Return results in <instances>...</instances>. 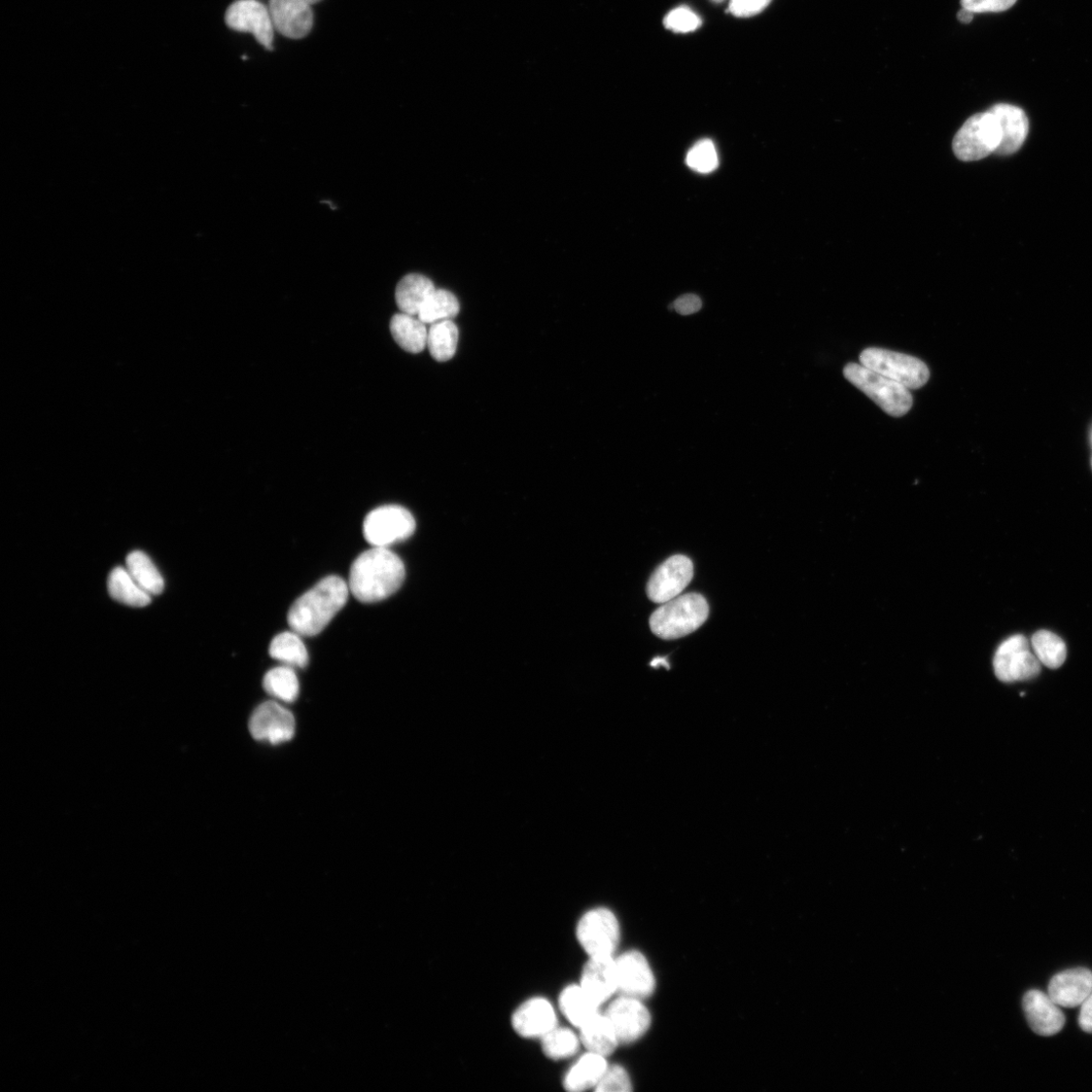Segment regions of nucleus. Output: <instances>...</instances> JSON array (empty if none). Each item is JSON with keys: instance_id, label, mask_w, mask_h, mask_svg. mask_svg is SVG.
Returning a JSON list of instances; mask_svg holds the SVG:
<instances>
[{"instance_id": "f257e3e1", "label": "nucleus", "mask_w": 1092, "mask_h": 1092, "mask_svg": "<svg viewBox=\"0 0 1092 1092\" xmlns=\"http://www.w3.org/2000/svg\"><path fill=\"white\" fill-rule=\"evenodd\" d=\"M405 578L404 562L396 553L373 546L352 563L348 586L359 602L371 604L394 595Z\"/></svg>"}, {"instance_id": "f03ea898", "label": "nucleus", "mask_w": 1092, "mask_h": 1092, "mask_svg": "<svg viewBox=\"0 0 1092 1092\" xmlns=\"http://www.w3.org/2000/svg\"><path fill=\"white\" fill-rule=\"evenodd\" d=\"M349 586L338 576H329L314 586L292 605L288 622L302 638L318 636L345 606Z\"/></svg>"}, {"instance_id": "7ed1b4c3", "label": "nucleus", "mask_w": 1092, "mask_h": 1092, "mask_svg": "<svg viewBox=\"0 0 1092 1092\" xmlns=\"http://www.w3.org/2000/svg\"><path fill=\"white\" fill-rule=\"evenodd\" d=\"M710 615L707 599L697 593L680 595L658 608L650 619L654 634L662 640L688 636L704 624Z\"/></svg>"}, {"instance_id": "20e7f679", "label": "nucleus", "mask_w": 1092, "mask_h": 1092, "mask_svg": "<svg viewBox=\"0 0 1092 1092\" xmlns=\"http://www.w3.org/2000/svg\"><path fill=\"white\" fill-rule=\"evenodd\" d=\"M843 375L868 396L887 414L892 417L906 415L912 407V396L904 385L880 374L861 364H849Z\"/></svg>"}, {"instance_id": "39448f33", "label": "nucleus", "mask_w": 1092, "mask_h": 1092, "mask_svg": "<svg viewBox=\"0 0 1092 1092\" xmlns=\"http://www.w3.org/2000/svg\"><path fill=\"white\" fill-rule=\"evenodd\" d=\"M1003 132L997 115L992 111L969 118L956 134L953 151L962 161H977L997 153Z\"/></svg>"}, {"instance_id": "423d86ee", "label": "nucleus", "mask_w": 1092, "mask_h": 1092, "mask_svg": "<svg viewBox=\"0 0 1092 1092\" xmlns=\"http://www.w3.org/2000/svg\"><path fill=\"white\" fill-rule=\"evenodd\" d=\"M860 364L891 378L908 390H918L930 379V370L921 360L883 348L870 347L860 356Z\"/></svg>"}, {"instance_id": "0eeeda50", "label": "nucleus", "mask_w": 1092, "mask_h": 1092, "mask_svg": "<svg viewBox=\"0 0 1092 1092\" xmlns=\"http://www.w3.org/2000/svg\"><path fill=\"white\" fill-rule=\"evenodd\" d=\"M576 937L589 957L613 956L620 941L616 915L606 907L588 910L577 924Z\"/></svg>"}, {"instance_id": "6e6552de", "label": "nucleus", "mask_w": 1092, "mask_h": 1092, "mask_svg": "<svg viewBox=\"0 0 1092 1092\" xmlns=\"http://www.w3.org/2000/svg\"><path fill=\"white\" fill-rule=\"evenodd\" d=\"M416 521L409 510L398 505H386L373 510L365 519L364 536L374 547H385L411 538Z\"/></svg>"}, {"instance_id": "1a4fd4ad", "label": "nucleus", "mask_w": 1092, "mask_h": 1092, "mask_svg": "<svg viewBox=\"0 0 1092 1092\" xmlns=\"http://www.w3.org/2000/svg\"><path fill=\"white\" fill-rule=\"evenodd\" d=\"M994 668L999 680L1014 683L1035 679L1041 672V662L1027 638L1016 634L999 647Z\"/></svg>"}, {"instance_id": "9d476101", "label": "nucleus", "mask_w": 1092, "mask_h": 1092, "mask_svg": "<svg viewBox=\"0 0 1092 1092\" xmlns=\"http://www.w3.org/2000/svg\"><path fill=\"white\" fill-rule=\"evenodd\" d=\"M694 576L692 560L685 555L667 558L649 580L647 594L651 601L663 604L681 595Z\"/></svg>"}, {"instance_id": "9b49d317", "label": "nucleus", "mask_w": 1092, "mask_h": 1092, "mask_svg": "<svg viewBox=\"0 0 1092 1092\" xmlns=\"http://www.w3.org/2000/svg\"><path fill=\"white\" fill-rule=\"evenodd\" d=\"M617 993L640 1001L650 998L656 979L647 958L639 950H628L615 959Z\"/></svg>"}, {"instance_id": "f8f14e48", "label": "nucleus", "mask_w": 1092, "mask_h": 1092, "mask_svg": "<svg viewBox=\"0 0 1092 1092\" xmlns=\"http://www.w3.org/2000/svg\"><path fill=\"white\" fill-rule=\"evenodd\" d=\"M229 28L253 33L265 49L272 50L274 27L268 8L259 0H237L226 13Z\"/></svg>"}, {"instance_id": "ddd939ff", "label": "nucleus", "mask_w": 1092, "mask_h": 1092, "mask_svg": "<svg viewBox=\"0 0 1092 1092\" xmlns=\"http://www.w3.org/2000/svg\"><path fill=\"white\" fill-rule=\"evenodd\" d=\"M605 1014L620 1043L638 1041L649 1031L652 1023L651 1013L642 1001L624 996L613 1001Z\"/></svg>"}, {"instance_id": "4468645a", "label": "nucleus", "mask_w": 1092, "mask_h": 1092, "mask_svg": "<svg viewBox=\"0 0 1092 1092\" xmlns=\"http://www.w3.org/2000/svg\"><path fill=\"white\" fill-rule=\"evenodd\" d=\"M511 1025L515 1033L524 1039L542 1040L557 1026L556 1010L546 998L528 999L512 1013Z\"/></svg>"}, {"instance_id": "2eb2a0df", "label": "nucleus", "mask_w": 1092, "mask_h": 1092, "mask_svg": "<svg viewBox=\"0 0 1092 1092\" xmlns=\"http://www.w3.org/2000/svg\"><path fill=\"white\" fill-rule=\"evenodd\" d=\"M250 729L258 741L277 745L293 738L296 721L290 711L273 701H268L261 704L254 713Z\"/></svg>"}, {"instance_id": "dca6fc26", "label": "nucleus", "mask_w": 1092, "mask_h": 1092, "mask_svg": "<svg viewBox=\"0 0 1092 1092\" xmlns=\"http://www.w3.org/2000/svg\"><path fill=\"white\" fill-rule=\"evenodd\" d=\"M267 8L274 29L283 36L299 40L310 33L314 15L304 0H269Z\"/></svg>"}, {"instance_id": "f3484780", "label": "nucleus", "mask_w": 1092, "mask_h": 1092, "mask_svg": "<svg viewBox=\"0 0 1092 1092\" xmlns=\"http://www.w3.org/2000/svg\"><path fill=\"white\" fill-rule=\"evenodd\" d=\"M1023 1007L1028 1023L1036 1034L1050 1037L1064 1028L1065 1015L1048 995L1039 991L1029 992L1024 997Z\"/></svg>"}, {"instance_id": "a211bd4d", "label": "nucleus", "mask_w": 1092, "mask_h": 1092, "mask_svg": "<svg viewBox=\"0 0 1092 1092\" xmlns=\"http://www.w3.org/2000/svg\"><path fill=\"white\" fill-rule=\"evenodd\" d=\"M1091 994L1092 972L1084 968L1066 970L1055 975L1048 989V996L1061 1007L1080 1006Z\"/></svg>"}, {"instance_id": "6ab92c4d", "label": "nucleus", "mask_w": 1092, "mask_h": 1092, "mask_svg": "<svg viewBox=\"0 0 1092 1092\" xmlns=\"http://www.w3.org/2000/svg\"><path fill=\"white\" fill-rule=\"evenodd\" d=\"M580 985L598 1005L605 1004L617 993L615 958L589 957L582 970Z\"/></svg>"}, {"instance_id": "aec40b11", "label": "nucleus", "mask_w": 1092, "mask_h": 1092, "mask_svg": "<svg viewBox=\"0 0 1092 1092\" xmlns=\"http://www.w3.org/2000/svg\"><path fill=\"white\" fill-rule=\"evenodd\" d=\"M992 111L997 115L1003 132L1002 144L997 154L1007 156L1017 152L1024 145L1029 134V119L1026 113L1015 105L999 103Z\"/></svg>"}, {"instance_id": "412c9836", "label": "nucleus", "mask_w": 1092, "mask_h": 1092, "mask_svg": "<svg viewBox=\"0 0 1092 1092\" xmlns=\"http://www.w3.org/2000/svg\"><path fill=\"white\" fill-rule=\"evenodd\" d=\"M608 1066L606 1057L588 1051L563 1076L562 1085L570 1092L595 1089Z\"/></svg>"}, {"instance_id": "4be33fe9", "label": "nucleus", "mask_w": 1092, "mask_h": 1092, "mask_svg": "<svg viewBox=\"0 0 1092 1092\" xmlns=\"http://www.w3.org/2000/svg\"><path fill=\"white\" fill-rule=\"evenodd\" d=\"M582 1045L587 1051L607 1057L620 1044L616 1032L605 1013L598 1012L579 1028Z\"/></svg>"}, {"instance_id": "5701e85b", "label": "nucleus", "mask_w": 1092, "mask_h": 1092, "mask_svg": "<svg viewBox=\"0 0 1092 1092\" xmlns=\"http://www.w3.org/2000/svg\"><path fill=\"white\" fill-rule=\"evenodd\" d=\"M558 1006L573 1027L581 1028L601 1009L579 984H570L563 989L558 998Z\"/></svg>"}, {"instance_id": "b1692460", "label": "nucleus", "mask_w": 1092, "mask_h": 1092, "mask_svg": "<svg viewBox=\"0 0 1092 1092\" xmlns=\"http://www.w3.org/2000/svg\"><path fill=\"white\" fill-rule=\"evenodd\" d=\"M435 290L431 279L411 273L400 280L396 289V303L402 313L418 316Z\"/></svg>"}, {"instance_id": "393cba45", "label": "nucleus", "mask_w": 1092, "mask_h": 1092, "mask_svg": "<svg viewBox=\"0 0 1092 1092\" xmlns=\"http://www.w3.org/2000/svg\"><path fill=\"white\" fill-rule=\"evenodd\" d=\"M390 328L397 344L410 354H420L428 347L429 329L417 316L396 314Z\"/></svg>"}, {"instance_id": "a878e982", "label": "nucleus", "mask_w": 1092, "mask_h": 1092, "mask_svg": "<svg viewBox=\"0 0 1092 1092\" xmlns=\"http://www.w3.org/2000/svg\"><path fill=\"white\" fill-rule=\"evenodd\" d=\"M108 588L114 601L128 606L145 607L152 601V596L141 588L126 567H118L111 573Z\"/></svg>"}, {"instance_id": "bb28decb", "label": "nucleus", "mask_w": 1092, "mask_h": 1092, "mask_svg": "<svg viewBox=\"0 0 1092 1092\" xmlns=\"http://www.w3.org/2000/svg\"><path fill=\"white\" fill-rule=\"evenodd\" d=\"M272 659L292 667H305L309 655L302 637L295 631L279 633L269 647Z\"/></svg>"}, {"instance_id": "cd10ccee", "label": "nucleus", "mask_w": 1092, "mask_h": 1092, "mask_svg": "<svg viewBox=\"0 0 1092 1092\" xmlns=\"http://www.w3.org/2000/svg\"><path fill=\"white\" fill-rule=\"evenodd\" d=\"M126 568L141 588L151 596L163 592V577L146 553L140 550L131 552L126 559Z\"/></svg>"}, {"instance_id": "c85d7f7f", "label": "nucleus", "mask_w": 1092, "mask_h": 1092, "mask_svg": "<svg viewBox=\"0 0 1092 1092\" xmlns=\"http://www.w3.org/2000/svg\"><path fill=\"white\" fill-rule=\"evenodd\" d=\"M460 309L459 300L452 293L436 289L417 316L423 323L432 325L452 320L459 315Z\"/></svg>"}, {"instance_id": "c756f323", "label": "nucleus", "mask_w": 1092, "mask_h": 1092, "mask_svg": "<svg viewBox=\"0 0 1092 1092\" xmlns=\"http://www.w3.org/2000/svg\"><path fill=\"white\" fill-rule=\"evenodd\" d=\"M459 337V328L452 320L431 325L428 347L431 357L439 363L450 361L455 356Z\"/></svg>"}, {"instance_id": "7c9ffc66", "label": "nucleus", "mask_w": 1092, "mask_h": 1092, "mask_svg": "<svg viewBox=\"0 0 1092 1092\" xmlns=\"http://www.w3.org/2000/svg\"><path fill=\"white\" fill-rule=\"evenodd\" d=\"M541 1041L544 1054L554 1062L571 1059L582 1045L579 1034L569 1028L557 1026Z\"/></svg>"}, {"instance_id": "2f4dec72", "label": "nucleus", "mask_w": 1092, "mask_h": 1092, "mask_svg": "<svg viewBox=\"0 0 1092 1092\" xmlns=\"http://www.w3.org/2000/svg\"><path fill=\"white\" fill-rule=\"evenodd\" d=\"M264 690L272 697L292 703L300 693V683L292 666L281 665L268 671L263 679Z\"/></svg>"}, {"instance_id": "473e14b6", "label": "nucleus", "mask_w": 1092, "mask_h": 1092, "mask_svg": "<svg viewBox=\"0 0 1092 1092\" xmlns=\"http://www.w3.org/2000/svg\"><path fill=\"white\" fill-rule=\"evenodd\" d=\"M1032 650L1041 663L1049 668L1061 667L1067 658L1065 643L1057 634L1040 630L1032 638Z\"/></svg>"}, {"instance_id": "72a5a7b5", "label": "nucleus", "mask_w": 1092, "mask_h": 1092, "mask_svg": "<svg viewBox=\"0 0 1092 1092\" xmlns=\"http://www.w3.org/2000/svg\"><path fill=\"white\" fill-rule=\"evenodd\" d=\"M687 165L700 172L711 173L718 167V156L712 140H701L688 153Z\"/></svg>"}, {"instance_id": "f704fd0d", "label": "nucleus", "mask_w": 1092, "mask_h": 1092, "mask_svg": "<svg viewBox=\"0 0 1092 1092\" xmlns=\"http://www.w3.org/2000/svg\"><path fill=\"white\" fill-rule=\"evenodd\" d=\"M663 25L675 32H690L701 27L702 20L689 8L680 7L665 16Z\"/></svg>"}, {"instance_id": "c9c22d12", "label": "nucleus", "mask_w": 1092, "mask_h": 1092, "mask_svg": "<svg viewBox=\"0 0 1092 1092\" xmlns=\"http://www.w3.org/2000/svg\"><path fill=\"white\" fill-rule=\"evenodd\" d=\"M599 1092H626L632 1090L627 1071L619 1065H609L594 1089Z\"/></svg>"}, {"instance_id": "e433bc0d", "label": "nucleus", "mask_w": 1092, "mask_h": 1092, "mask_svg": "<svg viewBox=\"0 0 1092 1092\" xmlns=\"http://www.w3.org/2000/svg\"><path fill=\"white\" fill-rule=\"evenodd\" d=\"M1016 0H961L963 9L972 13H1002L1014 6Z\"/></svg>"}, {"instance_id": "4c0bfd02", "label": "nucleus", "mask_w": 1092, "mask_h": 1092, "mask_svg": "<svg viewBox=\"0 0 1092 1092\" xmlns=\"http://www.w3.org/2000/svg\"><path fill=\"white\" fill-rule=\"evenodd\" d=\"M772 0H730L728 12L738 18H749L763 12Z\"/></svg>"}, {"instance_id": "58836bf2", "label": "nucleus", "mask_w": 1092, "mask_h": 1092, "mask_svg": "<svg viewBox=\"0 0 1092 1092\" xmlns=\"http://www.w3.org/2000/svg\"><path fill=\"white\" fill-rule=\"evenodd\" d=\"M673 306L679 314L688 316L695 314L701 309L702 301L696 295L687 294L677 299Z\"/></svg>"}, {"instance_id": "ea45409f", "label": "nucleus", "mask_w": 1092, "mask_h": 1092, "mask_svg": "<svg viewBox=\"0 0 1092 1092\" xmlns=\"http://www.w3.org/2000/svg\"><path fill=\"white\" fill-rule=\"evenodd\" d=\"M1078 1024L1082 1031L1092 1034V994L1080 1006Z\"/></svg>"}, {"instance_id": "a19ab883", "label": "nucleus", "mask_w": 1092, "mask_h": 1092, "mask_svg": "<svg viewBox=\"0 0 1092 1092\" xmlns=\"http://www.w3.org/2000/svg\"><path fill=\"white\" fill-rule=\"evenodd\" d=\"M973 17H974V13H972V12L966 10V9L961 10L958 14L959 21L961 23H964V24L971 23L972 20H973Z\"/></svg>"}, {"instance_id": "79ce46f5", "label": "nucleus", "mask_w": 1092, "mask_h": 1092, "mask_svg": "<svg viewBox=\"0 0 1092 1092\" xmlns=\"http://www.w3.org/2000/svg\"><path fill=\"white\" fill-rule=\"evenodd\" d=\"M651 665L654 666V667H659V665H664L666 668H670V665H668V662L666 661L665 658H656V659H654L651 662Z\"/></svg>"}, {"instance_id": "37998d69", "label": "nucleus", "mask_w": 1092, "mask_h": 1092, "mask_svg": "<svg viewBox=\"0 0 1092 1092\" xmlns=\"http://www.w3.org/2000/svg\"><path fill=\"white\" fill-rule=\"evenodd\" d=\"M304 2L312 7L313 5L320 3L321 0H304Z\"/></svg>"}, {"instance_id": "c03bdc74", "label": "nucleus", "mask_w": 1092, "mask_h": 1092, "mask_svg": "<svg viewBox=\"0 0 1092 1092\" xmlns=\"http://www.w3.org/2000/svg\"><path fill=\"white\" fill-rule=\"evenodd\" d=\"M714 2H716V3H721V2H723V0H714Z\"/></svg>"}, {"instance_id": "a18cd8bd", "label": "nucleus", "mask_w": 1092, "mask_h": 1092, "mask_svg": "<svg viewBox=\"0 0 1092 1092\" xmlns=\"http://www.w3.org/2000/svg\"><path fill=\"white\" fill-rule=\"evenodd\" d=\"M1090 440H1091V444H1092V431H1091Z\"/></svg>"}, {"instance_id": "49530a36", "label": "nucleus", "mask_w": 1092, "mask_h": 1092, "mask_svg": "<svg viewBox=\"0 0 1092 1092\" xmlns=\"http://www.w3.org/2000/svg\"><path fill=\"white\" fill-rule=\"evenodd\" d=\"M1091 465H1092V463H1091Z\"/></svg>"}]
</instances>
